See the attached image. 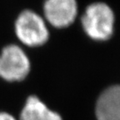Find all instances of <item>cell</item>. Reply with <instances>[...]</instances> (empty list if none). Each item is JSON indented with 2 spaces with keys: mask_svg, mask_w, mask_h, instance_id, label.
<instances>
[{
  "mask_svg": "<svg viewBox=\"0 0 120 120\" xmlns=\"http://www.w3.org/2000/svg\"><path fill=\"white\" fill-rule=\"evenodd\" d=\"M29 58L17 44L8 45L0 55V78L8 82L22 81L29 73Z\"/></svg>",
  "mask_w": 120,
  "mask_h": 120,
  "instance_id": "cell-3",
  "label": "cell"
},
{
  "mask_svg": "<svg viewBox=\"0 0 120 120\" xmlns=\"http://www.w3.org/2000/svg\"><path fill=\"white\" fill-rule=\"evenodd\" d=\"M81 24L90 38L96 41H106L114 32V12L107 3L93 2L85 8L81 16Z\"/></svg>",
  "mask_w": 120,
  "mask_h": 120,
  "instance_id": "cell-1",
  "label": "cell"
},
{
  "mask_svg": "<svg viewBox=\"0 0 120 120\" xmlns=\"http://www.w3.org/2000/svg\"><path fill=\"white\" fill-rule=\"evenodd\" d=\"M15 34L22 44L39 47L49 38V25L41 13L25 8L18 14L14 22Z\"/></svg>",
  "mask_w": 120,
  "mask_h": 120,
  "instance_id": "cell-2",
  "label": "cell"
},
{
  "mask_svg": "<svg viewBox=\"0 0 120 120\" xmlns=\"http://www.w3.org/2000/svg\"><path fill=\"white\" fill-rule=\"evenodd\" d=\"M43 19L48 25L55 28L71 26L79 15L78 0H43Z\"/></svg>",
  "mask_w": 120,
  "mask_h": 120,
  "instance_id": "cell-4",
  "label": "cell"
},
{
  "mask_svg": "<svg viewBox=\"0 0 120 120\" xmlns=\"http://www.w3.org/2000/svg\"><path fill=\"white\" fill-rule=\"evenodd\" d=\"M98 120H120V85L104 90L96 104Z\"/></svg>",
  "mask_w": 120,
  "mask_h": 120,
  "instance_id": "cell-5",
  "label": "cell"
},
{
  "mask_svg": "<svg viewBox=\"0 0 120 120\" xmlns=\"http://www.w3.org/2000/svg\"><path fill=\"white\" fill-rule=\"evenodd\" d=\"M20 120H63L58 112H53L36 96L26 100L20 113Z\"/></svg>",
  "mask_w": 120,
  "mask_h": 120,
  "instance_id": "cell-6",
  "label": "cell"
},
{
  "mask_svg": "<svg viewBox=\"0 0 120 120\" xmlns=\"http://www.w3.org/2000/svg\"><path fill=\"white\" fill-rule=\"evenodd\" d=\"M0 120H16V118L8 112H0Z\"/></svg>",
  "mask_w": 120,
  "mask_h": 120,
  "instance_id": "cell-7",
  "label": "cell"
}]
</instances>
